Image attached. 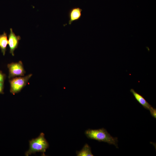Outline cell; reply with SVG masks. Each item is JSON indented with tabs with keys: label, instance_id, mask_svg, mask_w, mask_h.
Listing matches in <instances>:
<instances>
[{
	"label": "cell",
	"instance_id": "6da1fadb",
	"mask_svg": "<svg viewBox=\"0 0 156 156\" xmlns=\"http://www.w3.org/2000/svg\"><path fill=\"white\" fill-rule=\"evenodd\" d=\"M85 134L90 139L107 142L110 144L114 145L117 148H118L117 138L113 137L104 128L97 129H88L85 131Z\"/></svg>",
	"mask_w": 156,
	"mask_h": 156
},
{
	"label": "cell",
	"instance_id": "7a4b0ae2",
	"mask_svg": "<svg viewBox=\"0 0 156 156\" xmlns=\"http://www.w3.org/2000/svg\"><path fill=\"white\" fill-rule=\"evenodd\" d=\"M29 142V148L25 152V156H28L39 152L42 153L43 155H44V153L49 145L43 133H41L37 138L32 139Z\"/></svg>",
	"mask_w": 156,
	"mask_h": 156
},
{
	"label": "cell",
	"instance_id": "3957f363",
	"mask_svg": "<svg viewBox=\"0 0 156 156\" xmlns=\"http://www.w3.org/2000/svg\"><path fill=\"white\" fill-rule=\"evenodd\" d=\"M32 76V74H30L24 77H16L10 80V92L14 94L20 92L26 85Z\"/></svg>",
	"mask_w": 156,
	"mask_h": 156
},
{
	"label": "cell",
	"instance_id": "277c9868",
	"mask_svg": "<svg viewBox=\"0 0 156 156\" xmlns=\"http://www.w3.org/2000/svg\"><path fill=\"white\" fill-rule=\"evenodd\" d=\"M7 67L9 69V78L16 76H24L25 72L22 62L19 61L18 62H12L8 64Z\"/></svg>",
	"mask_w": 156,
	"mask_h": 156
},
{
	"label": "cell",
	"instance_id": "5b68a950",
	"mask_svg": "<svg viewBox=\"0 0 156 156\" xmlns=\"http://www.w3.org/2000/svg\"><path fill=\"white\" fill-rule=\"evenodd\" d=\"M10 31L8 35V44L10 48V53L13 56L14 55V51L18 48L21 37L19 36L16 35L12 28L10 29Z\"/></svg>",
	"mask_w": 156,
	"mask_h": 156
},
{
	"label": "cell",
	"instance_id": "8992f818",
	"mask_svg": "<svg viewBox=\"0 0 156 156\" xmlns=\"http://www.w3.org/2000/svg\"><path fill=\"white\" fill-rule=\"evenodd\" d=\"M82 9L79 7H75L70 9L68 13V24L70 25L74 21L79 20L82 16Z\"/></svg>",
	"mask_w": 156,
	"mask_h": 156
},
{
	"label": "cell",
	"instance_id": "52a82bcc",
	"mask_svg": "<svg viewBox=\"0 0 156 156\" xmlns=\"http://www.w3.org/2000/svg\"><path fill=\"white\" fill-rule=\"evenodd\" d=\"M130 91L136 100L145 109L150 110L153 108L152 106L147 102L142 96L136 92L133 89H131Z\"/></svg>",
	"mask_w": 156,
	"mask_h": 156
},
{
	"label": "cell",
	"instance_id": "ba28073f",
	"mask_svg": "<svg viewBox=\"0 0 156 156\" xmlns=\"http://www.w3.org/2000/svg\"><path fill=\"white\" fill-rule=\"evenodd\" d=\"M8 44L7 34L4 31L3 34L0 35V48L3 55L5 54Z\"/></svg>",
	"mask_w": 156,
	"mask_h": 156
},
{
	"label": "cell",
	"instance_id": "9c48e42d",
	"mask_svg": "<svg viewBox=\"0 0 156 156\" xmlns=\"http://www.w3.org/2000/svg\"><path fill=\"white\" fill-rule=\"evenodd\" d=\"M77 156H93L91 152V148L87 144H86L82 149L79 151L76 152Z\"/></svg>",
	"mask_w": 156,
	"mask_h": 156
},
{
	"label": "cell",
	"instance_id": "30bf717a",
	"mask_svg": "<svg viewBox=\"0 0 156 156\" xmlns=\"http://www.w3.org/2000/svg\"><path fill=\"white\" fill-rule=\"evenodd\" d=\"M149 111L152 116L156 118V109L153 107Z\"/></svg>",
	"mask_w": 156,
	"mask_h": 156
},
{
	"label": "cell",
	"instance_id": "8fae6325",
	"mask_svg": "<svg viewBox=\"0 0 156 156\" xmlns=\"http://www.w3.org/2000/svg\"><path fill=\"white\" fill-rule=\"evenodd\" d=\"M5 78V75L0 71V82L4 83Z\"/></svg>",
	"mask_w": 156,
	"mask_h": 156
},
{
	"label": "cell",
	"instance_id": "7c38bea8",
	"mask_svg": "<svg viewBox=\"0 0 156 156\" xmlns=\"http://www.w3.org/2000/svg\"><path fill=\"white\" fill-rule=\"evenodd\" d=\"M3 83L0 82V94L3 93Z\"/></svg>",
	"mask_w": 156,
	"mask_h": 156
}]
</instances>
